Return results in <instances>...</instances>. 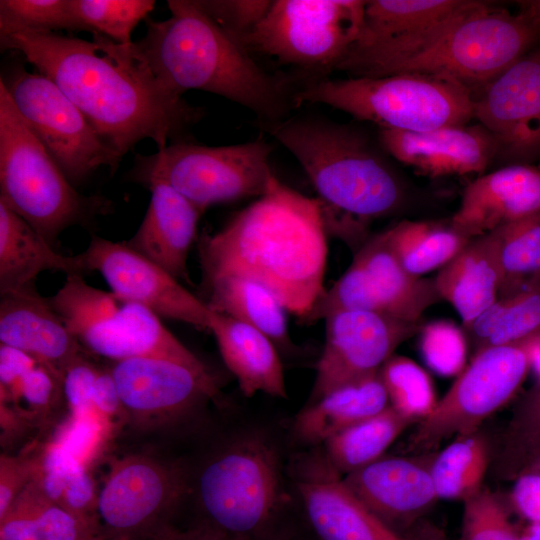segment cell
<instances>
[{
    "instance_id": "obj_1",
    "label": "cell",
    "mask_w": 540,
    "mask_h": 540,
    "mask_svg": "<svg viewBox=\"0 0 540 540\" xmlns=\"http://www.w3.org/2000/svg\"><path fill=\"white\" fill-rule=\"evenodd\" d=\"M2 50L19 52L51 79L122 158L144 139L158 150L184 142L201 108L163 91L101 34L93 41L56 32L0 26Z\"/></svg>"
},
{
    "instance_id": "obj_2",
    "label": "cell",
    "mask_w": 540,
    "mask_h": 540,
    "mask_svg": "<svg viewBox=\"0 0 540 540\" xmlns=\"http://www.w3.org/2000/svg\"><path fill=\"white\" fill-rule=\"evenodd\" d=\"M327 235L317 198L274 175L221 230L198 238L204 285L224 277L253 280L300 321L325 292Z\"/></svg>"
},
{
    "instance_id": "obj_3",
    "label": "cell",
    "mask_w": 540,
    "mask_h": 540,
    "mask_svg": "<svg viewBox=\"0 0 540 540\" xmlns=\"http://www.w3.org/2000/svg\"><path fill=\"white\" fill-rule=\"evenodd\" d=\"M171 16L146 19L144 36L119 52L163 91L182 99L188 90L224 97L250 110L265 129L298 107L292 80L265 71L222 30L196 0H169Z\"/></svg>"
},
{
    "instance_id": "obj_4",
    "label": "cell",
    "mask_w": 540,
    "mask_h": 540,
    "mask_svg": "<svg viewBox=\"0 0 540 540\" xmlns=\"http://www.w3.org/2000/svg\"><path fill=\"white\" fill-rule=\"evenodd\" d=\"M265 130L308 176L328 234L359 249L368 239V224L402 205L399 176L359 130L309 115L290 116Z\"/></svg>"
},
{
    "instance_id": "obj_5",
    "label": "cell",
    "mask_w": 540,
    "mask_h": 540,
    "mask_svg": "<svg viewBox=\"0 0 540 540\" xmlns=\"http://www.w3.org/2000/svg\"><path fill=\"white\" fill-rule=\"evenodd\" d=\"M540 37L518 13L467 0L418 39L392 46L350 50L336 70L351 77L421 73L453 79L480 90L527 52Z\"/></svg>"
},
{
    "instance_id": "obj_6",
    "label": "cell",
    "mask_w": 540,
    "mask_h": 540,
    "mask_svg": "<svg viewBox=\"0 0 540 540\" xmlns=\"http://www.w3.org/2000/svg\"><path fill=\"white\" fill-rule=\"evenodd\" d=\"M295 100L297 106L324 104L379 128L411 132L467 125L474 118L473 93L467 86L421 73L324 78L301 86Z\"/></svg>"
},
{
    "instance_id": "obj_7",
    "label": "cell",
    "mask_w": 540,
    "mask_h": 540,
    "mask_svg": "<svg viewBox=\"0 0 540 540\" xmlns=\"http://www.w3.org/2000/svg\"><path fill=\"white\" fill-rule=\"evenodd\" d=\"M0 203L54 247L70 226L108 211V201L84 196L16 110L0 83Z\"/></svg>"
},
{
    "instance_id": "obj_8",
    "label": "cell",
    "mask_w": 540,
    "mask_h": 540,
    "mask_svg": "<svg viewBox=\"0 0 540 540\" xmlns=\"http://www.w3.org/2000/svg\"><path fill=\"white\" fill-rule=\"evenodd\" d=\"M49 301L90 354L112 362L149 356L204 365L154 312L89 285L83 275H67Z\"/></svg>"
},
{
    "instance_id": "obj_9",
    "label": "cell",
    "mask_w": 540,
    "mask_h": 540,
    "mask_svg": "<svg viewBox=\"0 0 540 540\" xmlns=\"http://www.w3.org/2000/svg\"><path fill=\"white\" fill-rule=\"evenodd\" d=\"M365 3L274 0L263 19L238 43L251 54L274 58L308 75L305 84L328 78L359 38Z\"/></svg>"
},
{
    "instance_id": "obj_10",
    "label": "cell",
    "mask_w": 540,
    "mask_h": 540,
    "mask_svg": "<svg viewBox=\"0 0 540 540\" xmlns=\"http://www.w3.org/2000/svg\"><path fill=\"white\" fill-rule=\"evenodd\" d=\"M271 151L261 139L217 147L176 142L151 155H136L130 175L146 187L167 183L204 213L217 203L260 197L274 176Z\"/></svg>"
},
{
    "instance_id": "obj_11",
    "label": "cell",
    "mask_w": 540,
    "mask_h": 540,
    "mask_svg": "<svg viewBox=\"0 0 540 540\" xmlns=\"http://www.w3.org/2000/svg\"><path fill=\"white\" fill-rule=\"evenodd\" d=\"M539 345L540 335L477 350L434 409L418 422L410 450L433 452L447 439L477 432L517 392Z\"/></svg>"
},
{
    "instance_id": "obj_12",
    "label": "cell",
    "mask_w": 540,
    "mask_h": 540,
    "mask_svg": "<svg viewBox=\"0 0 540 540\" xmlns=\"http://www.w3.org/2000/svg\"><path fill=\"white\" fill-rule=\"evenodd\" d=\"M275 449L260 437L238 440L201 468L196 491L209 525L240 539L269 522L280 499Z\"/></svg>"
},
{
    "instance_id": "obj_13",
    "label": "cell",
    "mask_w": 540,
    "mask_h": 540,
    "mask_svg": "<svg viewBox=\"0 0 540 540\" xmlns=\"http://www.w3.org/2000/svg\"><path fill=\"white\" fill-rule=\"evenodd\" d=\"M0 83L16 110L75 186L100 167L114 172L122 157L93 129L80 110L47 76L13 63Z\"/></svg>"
},
{
    "instance_id": "obj_14",
    "label": "cell",
    "mask_w": 540,
    "mask_h": 540,
    "mask_svg": "<svg viewBox=\"0 0 540 540\" xmlns=\"http://www.w3.org/2000/svg\"><path fill=\"white\" fill-rule=\"evenodd\" d=\"M184 471L149 454L110 461L97 487L99 535L144 536L164 524V516L188 492Z\"/></svg>"
},
{
    "instance_id": "obj_15",
    "label": "cell",
    "mask_w": 540,
    "mask_h": 540,
    "mask_svg": "<svg viewBox=\"0 0 540 540\" xmlns=\"http://www.w3.org/2000/svg\"><path fill=\"white\" fill-rule=\"evenodd\" d=\"M109 370L124 421L140 429L171 426L219 391L215 375L205 364L141 356L112 362Z\"/></svg>"
},
{
    "instance_id": "obj_16",
    "label": "cell",
    "mask_w": 540,
    "mask_h": 540,
    "mask_svg": "<svg viewBox=\"0 0 540 540\" xmlns=\"http://www.w3.org/2000/svg\"><path fill=\"white\" fill-rule=\"evenodd\" d=\"M88 272H99L116 296L140 304L157 316L210 329L212 310L179 280L125 242L93 235L80 253Z\"/></svg>"
},
{
    "instance_id": "obj_17",
    "label": "cell",
    "mask_w": 540,
    "mask_h": 540,
    "mask_svg": "<svg viewBox=\"0 0 540 540\" xmlns=\"http://www.w3.org/2000/svg\"><path fill=\"white\" fill-rule=\"evenodd\" d=\"M474 118L494 138L509 164L540 159V46L532 49L473 97Z\"/></svg>"
},
{
    "instance_id": "obj_18",
    "label": "cell",
    "mask_w": 540,
    "mask_h": 540,
    "mask_svg": "<svg viewBox=\"0 0 540 540\" xmlns=\"http://www.w3.org/2000/svg\"><path fill=\"white\" fill-rule=\"evenodd\" d=\"M325 343L316 365L311 402L333 389L377 373L417 324L368 311H341L325 319Z\"/></svg>"
},
{
    "instance_id": "obj_19",
    "label": "cell",
    "mask_w": 540,
    "mask_h": 540,
    "mask_svg": "<svg viewBox=\"0 0 540 540\" xmlns=\"http://www.w3.org/2000/svg\"><path fill=\"white\" fill-rule=\"evenodd\" d=\"M433 452L415 456L381 457L344 475L358 499L384 524L408 527L438 499L432 475Z\"/></svg>"
},
{
    "instance_id": "obj_20",
    "label": "cell",
    "mask_w": 540,
    "mask_h": 540,
    "mask_svg": "<svg viewBox=\"0 0 540 540\" xmlns=\"http://www.w3.org/2000/svg\"><path fill=\"white\" fill-rule=\"evenodd\" d=\"M296 479L308 520L321 540H408L358 499L326 456L304 461Z\"/></svg>"
},
{
    "instance_id": "obj_21",
    "label": "cell",
    "mask_w": 540,
    "mask_h": 540,
    "mask_svg": "<svg viewBox=\"0 0 540 540\" xmlns=\"http://www.w3.org/2000/svg\"><path fill=\"white\" fill-rule=\"evenodd\" d=\"M378 140L397 161L431 178L481 174L497 156L493 136L480 124L425 132L379 128Z\"/></svg>"
},
{
    "instance_id": "obj_22",
    "label": "cell",
    "mask_w": 540,
    "mask_h": 540,
    "mask_svg": "<svg viewBox=\"0 0 540 540\" xmlns=\"http://www.w3.org/2000/svg\"><path fill=\"white\" fill-rule=\"evenodd\" d=\"M538 213L540 169L509 164L472 181L449 224L471 240Z\"/></svg>"
},
{
    "instance_id": "obj_23",
    "label": "cell",
    "mask_w": 540,
    "mask_h": 540,
    "mask_svg": "<svg viewBox=\"0 0 540 540\" xmlns=\"http://www.w3.org/2000/svg\"><path fill=\"white\" fill-rule=\"evenodd\" d=\"M0 342L16 348L62 377L85 350L37 289L1 295Z\"/></svg>"
},
{
    "instance_id": "obj_24",
    "label": "cell",
    "mask_w": 540,
    "mask_h": 540,
    "mask_svg": "<svg viewBox=\"0 0 540 540\" xmlns=\"http://www.w3.org/2000/svg\"><path fill=\"white\" fill-rule=\"evenodd\" d=\"M147 188L151 191L148 209L125 243L177 280L188 282V255L203 212L165 182L156 181Z\"/></svg>"
},
{
    "instance_id": "obj_25",
    "label": "cell",
    "mask_w": 540,
    "mask_h": 540,
    "mask_svg": "<svg viewBox=\"0 0 540 540\" xmlns=\"http://www.w3.org/2000/svg\"><path fill=\"white\" fill-rule=\"evenodd\" d=\"M434 279L441 298L454 307L468 327L497 300V291L503 285L497 232L471 239Z\"/></svg>"
},
{
    "instance_id": "obj_26",
    "label": "cell",
    "mask_w": 540,
    "mask_h": 540,
    "mask_svg": "<svg viewBox=\"0 0 540 540\" xmlns=\"http://www.w3.org/2000/svg\"><path fill=\"white\" fill-rule=\"evenodd\" d=\"M209 331L244 396L262 392L287 398L283 366L274 342L260 330L212 311Z\"/></svg>"
},
{
    "instance_id": "obj_27",
    "label": "cell",
    "mask_w": 540,
    "mask_h": 540,
    "mask_svg": "<svg viewBox=\"0 0 540 540\" xmlns=\"http://www.w3.org/2000/svg\"><path fill=\"white\" fill-rule=\"evenodd\" d=\"M44 271L87 273L80 254L57 252L24 219L0 203V295L36 288Z\"/></svg>"
},
{
    "instance_id": "obj_28",
    "label": "cell",
    "mask_w": 540,
    "mask_h": 540,
    "mask_svg": "<svg viewBox=\"0 0 540 540\" xmlns=\"http://www.w3.org/2000/svg\"><path fill=\"white\" fill-rule=\"evenodd\" d=\"M370 278L386 315L417 324L424 311L441 300L435 279L409 273L390 249L384 232L368 238L355 256Z\"/></svg>"
},
{
    "instance_id": "obj_29",
    "label": "cell",
    "mask_w": 540,
    "mask_h": 540,
    "mask_svg": "<svg viewBox=\"0 0 540 540\" xmlns=\"http://www.w3.org/2000/svg\"><path fill=\"white\" fill-rule=\"evenodd\" d=\"M389 405L379 371L341 385L304 408L293 430L302 442L325 443L330 437Z\"/></svg>"
},
{
    "instance_id": "obj_30",
    "label": "cell",
    "mask_w": 540,
    "mask_h": 540,
    "mask_svg": "<svg viewBox=\"0 0 540 540\" xmlns=\"http://www.w3.org/2000/svg\"><path fill=\"white\" fill-rule=\"evenodd\" d=\"M467 0L366 1L361 33L350 50L414 41L459 11Z\"/></svg>"
},
{
    "instance_id": "obj_31",
    "label": "cell",
    "mask_w": 540,
    "mask_h": 540,
    "mask_svg": "<svg viewBox=\"0 0 540 540\" xmlns=\"http://www.w3.org/2000/svg\"><path fill=\"white\" fill-rule=\"evenodd\" d=\"M97 524L50 499L31 480L0 518V540H94Z\"/></svg>"
},
{
    "instance_id": "obj_32",
    "label": "cell",
    "mask_w": 540,
    "mask_h": 540,
    "mask_svg": "<svg viewBox=\"0 0 540 540\" xmlns=\"http://www.w3.org/2000/svg\"><path fill=\"white\" fill-rule=\"evenodd\" d=\"M205 303L217 313L246 323L275 345L290 343L286 309L265 286L246 278L224 277L204 285Z\"/></svg>"
},
{
    "instance_id": "obj_33",
    "label": "cell",
    "mask_w": 540,
    "mask_h": 540,
    "mask_svg": "<svg viewBox=\"0 0 540 540\" xmlns=\"http://www.w3.org/2000/svg\"><path fill=\"white\" fill-rule=\"evenodd\" d=\"M416 421L388 405L384 410L330 437L325 456L342 475L381 458L391 444Z\"/></svg>"
},
{
    "instance_id": "obj_34",
    "label": "cell",
    "mask_w": 540,
    "mask_h": 540,
    "mask_svg": "<svg viewBox=\"0 0 540 540\" xmlns=\"http://www.w3.org/2000/svg\"><path fill=\"white\" fill-rule=\"evenodd\" d=\"M34 455L36 465L32 480L54 502L98 526L97 487L89 471L90 467L51 441Z\"/></svg>"
},
{
    "instance_id": "obj_35",
    "label": "cell",
    "mask_w": 540,
    "mask_h": 540,
    "mask_svg": "<svg viewBox=\"0 0 540 540\" xmlns=\"http://www.w3.org/2000/svg\"><path fill=\"white\" fill-rule=\"evenodd\" d=\"M384 235L401 265L416 276L442 268L470 241L450 224L431 221L404 220Z\"/></svg>"
},
{
    "instance_id": "obj_36",
    "label": "cell",
    "mask_w": 540,
    "mask_h": 540,
    "mask_svg": "<svg viewBox=\"0 0 540 540\" xmlns=\"http://www.w3.org/2000/svg\"><path fill=\"white\" fill-rule=\"evenodd\" d=\"M490 463L487 439L478 431L454 438L434 452L431 475L438 499L465 501L483 486Z\"/></svg>"
},
{
    "instance_id": "obj_37",
    "label": "cell",
    "mask_w": 540,
    "mask_h": 540,
    "mask_svg": "<svg viewBox=\"0 0 540 540\" xmlns=\"http://www.w3.org/2000/svg\"><path fill=\"white\" fill-rule=\"evenodd\" d=\"M466 328L477 350L540 335V288L497 299Z\"/></svg>"
},
{
    "instance_id": "obj_38",
    "label": "cell",
    "mask_w": 540,
    "mask_h": 540,
    "mask_svg": "<svg viewBox=\"0 0 540 540\" xmlns=\"http://www.w3.org/2000/svg\"><path fill=\"white\" fill-rule=\"evenodd\" d=\"M540 455V382L516 407L501 440L494 471L515 480Z\"/></svg>"
},
{
    "instance_id": "obj_39",
    "label": "cell",
    "mask_w": 540,
    "mask_h": 540,
    "mask_svg": "<svg viewBox=\"0 0 540 540\" xmlns=\"http://www.w3.org/2000/svg\"><path fill=\"white\" fill-rule=\"evenodd\" d=\"M389 405L416 421L425 418L437 399L428 373L410 358L392 355L379 369Z\"/></svg>"
},
{
    "instance_id": "obj_40",
    "label": "cell",
    "mask_w": 540,
    "mask_h": 540,
    "mask_svg": "<svg viewBox=\"0 0 540 540\" xmlns=\"http://www.w3.org/2000/svg\"><path fill=\"white\" fill-rule=\"evenodd\" d=\"M72 10L84 31L101 34L128 46L138 23L146 19L154 0H71Z\"/></svg>"
},
{
    "instance_id": "obj_41",
    "label": "cell",
    "mask_w": 540,
    "mask_h": 540,
    "mask_svg": "<svg viewBox=\"0 0 540 540\" xmlns=\"http://www.w3.org/2000/svg\"><path fill=\"white\" fill-rule=\"evenodd\" d=\"M495 231L499 238L503 284L511 278L540 271V213Z\"/></svg>"
},
{
    "instance_id": "obj_42",
    "label": "cell",
    "mask_w": 540,
    "mask_h": 540,
    "mask_svg": "<svg viewBox=\"0 0 540 540\" xmlns=\"http://www.w3.org/2000/svg\"><path fill=\"white\" fill-rule=\"evenodd\" d=\"M0 26L35 31H84L71 0H1Z\"/></svg>"
},
{
    "instance_id": "obj_43",
    "label": "cell",
    "mask_w": 540,
    "mask_h": 540,
    "mask_svg": "<svg viewBox=\"0 0 540 540\" xmlns=\"http://www.w3.org/2000/svg\"><path fill=\"white\" fill-rule=\"evenodd\" d=\"M63 395L62 377L37 362L7 391L0 392L1 402L10 404L22 417L44 415Z\"/></svg>"
},
{
    "instance_id": "obj_44",
    "label": "cell",
    "mask_w": 540,
    "mask_h": 540,
    "mask_svg": "<svg viewBox=\"0 0 540 540\" xmlns=\"http://www.w3.org/2000/svg\"><path fill=\"white\" fill-rule=\"evenodd\" d=\"M463 503L462 540H520L503 504L489 489L482 487Z\"/></svg>"
},
{
    "instance_id": "obj_45",
    "label": "cell",
    "mask_w": 540,
    "mask_h": 540,
    "mask_svg": "<svg viewBox=\"0 0 540 540\" xmlns=\"http://www.w3.org/2000/svg\"><path fill=\"white\" fill-rule=\"evenodd\" d=\"M420 350L428 367L441 376L459 375L464 369L466 340L451 321L437 320L422 327Z\"/></svg>"
},
{
    "instance_id": "obj_46",
    "label": "cell",
    "mask_w": 540,
    "mask_h": 540,
    "mask_svg": "<svg viewBox=\"0 0 540 540\" xmlns=\"http://www.w3.org/2000/svg\"><path fill=\"white\" fill-rule=\"evenodd\" d=\"M111 427L95 414L70 415L51 442L80 463L90 467L108 439Z\"/></svg>"
},
{
    "instance_id": "obj_47",
    "label": "cell",
    "mask_w": 540,
    "mask_h": 540,
    "mask_svg": "<svg viewBox=\"0 0 540 540\" xmlns=\"http://www.w3.org/2000/svg\"><path fill=\"white\" fill-rule=\"evenodd\" d=\"M205 13L237 42L265 16L268 0H198Z\"/></svg>"
},
{
    "instance_id": "obj_48",
    "label": "cell",
    "mask_w": 540,
    "mask_h": 540,
    "mask_svg": "<svg viewBox=\"0 0 540 540\" xmlns=\"http://www.w3.org/2000/svg\"><path fill=\"white\" fill-rule=\"evenodd\" d=\"M84 352L66 367L62 375L63 397L70 415H96L92 398L95 382L101 368L86 358Z\"/></svg>"
},
{
    "instance_id": "obj_49",
    "label": "cell",
    "mask_w": 540,
    "mask_h": 540,
    "mask_svg": "<svg viewBox=\"0 0 540 540\" xmlns=\"http://www.w3.org/2000/svg\"><path fill=\"white\" fill-rule=\"evenodd\" d=\"M35 455L0 457V518L33 479Z\"/></svg>"
},
{
    "instance_id": "obj_50",
    "label": "cell",
    "mask_w": 540,
    "mask_h": 540,
    "mask_svg": "<svg viewBox=\"0 0 540 540\" xmlns=\"http://www.w3.org/2000/svg\"><path fill=\"white\" fill-rule=\"evenodd\" d=\"M92 404L96 415L111 428L115 420L124 422L120 397L109 369H100L94 386Z\"/></svg>"
},
{
    "instance_id": "obj_51",
    "label": "cell",
    "mask_w": 540,
    "mask_h": 540,
    "mask_svg": "<svg viewBox=\"0 0 540 540\" xmlns=\"http://www.w3.org/2000/svg\"><path fill=\"white\" fill-rule=\"evenodd\" d=\"M515 509L531 523H540V473L528 471L519 475L511 492Z\"/></svg>"
},
{
    "instance_id": "obj_52",
    "label": "cell",
    "mask_w": 540,
    "mask_h": 540,
    "mask_svg": "<svg viewBox=\"0 0 540 540\" xmlns=\"http://www.w3.org/2000/svg\"><path fill=\"white\" fill-rule=\"evenodd\" d=\"M37 361L16 348L0 345V392L13 387Z\"/></svg>"
},
{
    "instance_id": "obj_53",
    "label": "cell",
    "mask_w": 540,
    "mask_h": 540,
    "mask_svg": "<svg viewBox=\"0 0 540 540\" xmlns=\"http://www.w3.org/2000/svg\"><path fill=\"white\" fill-rule=\"evenodd\" d=\"M150 540H243L231 536L209 524L199 525L187 530H179L162 524L147 535Z\"/></svg>"
},
{
    "instance_id": "obj_54",
    "label": "cell",
    "mask_w": 540,
    "mask_h": 540,
    "mask_svg": "<svg viewBox=\"0 0 540 540\" xmlns=\"http://www.w3.org/2000/svg\"><path fill=\"white\" fill-rule=\"evenodd\" d=\"M518 14L540 37V0L519 1Z\"/></svg>"
},
{
    "instance_id": "obj_55",
    "label": "cell",
    "mask_w": 540,
    "mask_h": 540,
    "mask_svg": "<svg viewBox=\"0 0 540 540\" xmlns=\"http://www.w3.org/2000/svg\"><path fill=\"white\" fill-rule=\"evenodd\" d=\"M520 540H540V523H531L520 536Z\"/></svg>"
},
{
    "instance_id": "obj_56",
    "label": "cell",
    "mask_w": 540,
    "mask_h": 540,
    "mask_svg": "<svg viewBox=\"0 0 540 540\" xmlns=\"http://www.w3.org/2000/svg\"><path fill=\"white\" fill-rule=\"evenodd\" d=\"M408 540H444L442 534L433 529L422 530L420 534L413 538H407Z\"/></svg>"
},
{
    "instance_id": "obj_57",
    "label": "cell",
    "mask_w": 540,
    "mask_h": 540,
    "mask_svg": "<svg viewBox=\"0 0 540 540\" xmlns=\"http://www.w3.org/2000/svg\"><path fill=\"white\" fill-rule=\"evenodd\" d=\"M94 540H150L145 536L98 535Z\"/></svg>"
},
{
    "instance_id": "obj_58",
    "label": "cell",
    "mask_w": 540,
    "mask_h": 540,
    "mask_svg": "<svg viewBox=\"0 0 540 540\" xmlns=\"http://www.w3.org/2000/svg\"><path fill=\"white\" fill-rule=\"evenodd\" d=\"M532 368H534L540 382V345L535 352Z\"/></svg>"
},
{
    "instance_id": "obj_59",
    "label": "cell",
    "mask_w": 540,
    "mask_h": 540,
    "mask_svg": "<svg viewBox=\"0 0 540 540\" xmlns=\"http://www.w3.org/2000/svg\"><path fill=\"white\" fill-rule=\"evenodd\" d=\"M528 471L540 473V455L529 465V467L524 472Z\"/></svg>"
}]
</instances>
